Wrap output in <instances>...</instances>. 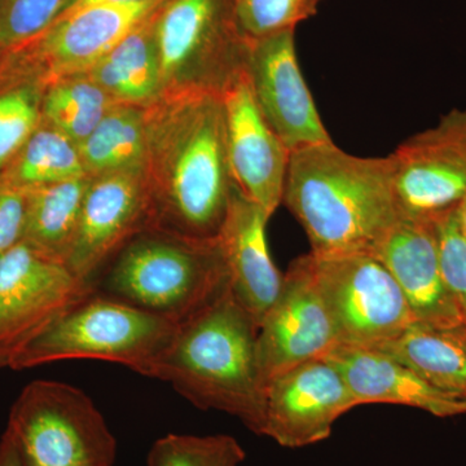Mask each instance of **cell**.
Segmentation results:
<instances>
[{"label": "cell", "mask_w": 466, "mask_h": 466, "mask_svg": "<svg viewBox=\"0 0 466 466\" xmlns=\"http://www.w3.org/2000/svg\"><path fill=\"white\" fill-rule=\"evenodd\" d=\"M146 116L150 228L191 238H217L236 187L222 95L177 86L147 106Z\"/></svg>", "instance_id": "cell-1"}, {"label": "cell", "mask_w": 466, "mask_h": 466, "mask_svg": "<svg viewBox=\"0 0 466 466\" xmlns=\"http://www.w3.org/2000/svg\"><path fill=\"white\" fill-rule=\"evenodd\" d=\"M283 202L318 256L372 253L400 218L390 157H359L333 142L290 152Z\"/></svg>", "instance_id": "cell-2"}, {"label": "cell", "mask_w": 466, "mask_h": 466, "mask_svg": "<svg viewBox=\"0 0 466 466\" xmlns=\"http://www.w3.org/2000/svg\"><path fill=\"white\" fill-rule=\"evenodd\" d=\"M258 328L231 288L177 325L152 379L170 383L193 406L236 417L262 435L266 389L257 359Z\"/></svg>", "instance_id": "cell-3"}, {"label": "cell", "mask_w": 466, "mask_h": 466, "mask_svg": "<svg viewBox=\"0 0 466 466\" xmlns=\"http://www.w3.org/2000/svg\"><path fill=\"white\" fill-rule=\"evenodd\" d=\"M228 285L217 238L144 229L116 254L95 291L175 324L204 309Z\"/></svg>", "instance_id": "cell-4"}, {"label": "cell", "mask_w": 466, "mask_h": 466, "mask_svg": "<svg viewBox=\"0 0 466 466\" xmlns=\"http://www.w3.org/2000/svg\"><path fill=\"white\" fill-rule=\"evenodd\" d=\"M177 329V324L167 319L94 291L24 350L11 370L92 359L152 379Z\"/></svg>", "instance_id": "cell-5"}, {"label": "cell", "mask_w": 466, "mask_h": 466, "mask_svg": "<svg viewBox=\"0 0 466 466\" xmlns=\"http://www.w3.org/2000/svg\"><path fill=\"white\" fill-rule=\"evenodd\" d=\"M5 431L24 466H115L116 441L103 413L76 386L27 383L9 410Z\"/></svg>", "instance_id": "cell-6"}, {"label": "cell", "mask_w": 466, "mask_h": 466, "mask_svg": "<svg viewBox=\"0 0 466 466\" xmlns=\"http://www.w3.org/2000/svg\"><path fill=\"white\" fill-rule=\"evenodd\" d=\"M155 30L164 91L198 86L222 95L248 67L250 39L238 25L232 0H167Z\"/></svg>", "instance_id": "cell-7"}, {"label": "cell", "mask_w": 466, "mask_h": 466, "mask_svg": "<svg viewBox=\"0 0 466 466\" xmlns=\"http://www.w3.org/2000/svg\"><path fill=\"white\" fill-rule=\"evenodd\" d=\"M311 256L339 345L375 349L416 323L400 285L375 254Z\"/></svg>", "instance_id": "cell-8"}, {"label": "cell", "mask_w": 466, "mask_h": 466, "mask_svg": "<svg viewBox=\"0 0 466 466\" xmlns=\"http://www.w3.org/2000/svg\"><path fill=\"white\" fill-rule=\"evenodd\" d=\"M66 265L21 241L0 257V370L94 293Z\"/></svg>", "instance_id": "cell-9"}, {"label": "cell", "mask_w": 466, "mask_h": 466, "mask_svg": "<svg viewBox=\"0 0 466 466\" xmlns=\"http://www.w3.org/2000/svg\"><path fill=\"white\" fill-rule=\"evenodd\" d=\"M400 217L435 222L466 198V108L413 135L389 156Z\"/></svg>", "instance_id": "cell-10"}, {"label": "cell", "mask_w": 466, "mask_h": 466, "mask_svg": "<svg viewBox=\"0 0 466 466\" xmlns=\"http://www.w3.org/2000/svg\"><path fill=\"white\" fill-rule=\"evenodd\" d=\"M339 339L319 285L311 253L290 263L274 305L257 333V359L265 389L276 377L339 348Z\"/></svg>", "instance_id": "cell-11"}, {"label": "cell", "mask_w": 466, "mask_h": 466, "mask_svg": "<svg viewBox=\"0 0 466 466\" xmlns=\"http://www.w3.org/2000/svg\"><path fill=\"white\" fill-rule=\"evenodd\" d=\"M152 220V195L146 174L91 177L66 267L94 288L119 250Z\"/></svg>", "instance_id": "cell-12"}, {"label": "cell", "mask_w": 466, "mask_h": 466, "mask_svg": "<svg viewBox=\"0 0 466 466\" xmlns=\"http://www.w3.org/2000/svg\"><path fill=\"white\" fill-rule=\"evenodd\" d=\"M355 407L339 370L328 359H312L267 385L262 437L285 449L312 446L328 440L337 420Z\"/></svg>", "instance_id": "cell-13"}, {"label": "cell", "mask_w": 466, "mask_h": 466, "mask_svg": "<svg viewBox=\"0 0 466 466\" xmlns=\"http://www.w3.org/2000/svg\"><path fill=\"white\" fill-rule=\"evenodd\" d=\"M248 75L260 112L289 152L333 142L300 72L294 32L250 41Z\"/></svg>", "instance_id": "cell-14"}, {"label": "cell", "mask_w": 466, "mask_h": 466, "mask_svg": "<svg viewBox=\"0 0 466 466\" xmlns=\"http://www.w3.org/2000/svg\"><path fill=\"white\" fill-rule=\"evenodd\" d=\"M222 99L233 183L271 219L283 202L289 149L260 112L248 67L227 86Z\"/></svg>", "instance_id": "cell-15"}, {"label": "cell", "mask_w": 466, "mask_h": 466, "mask_svg": "<svg viewBox=\"0 0 466 466\" xmlns=\"http://www.w3.org/2000/svg\"><path fill=\"white\" fill-rule=\"evenodd\" d=\"M165 2L94 5L64 12L29 46L45 69L48 84L64 76L84 75Z\"/></svg>", "instance_id": "cell-16"}, {"label": "cell", "mask_w": 466, "mask_h": 466, "mask_svg": "<svg viewBox=\"0 0 466 466\" xmlns=\"http://www.w3.org/2000/svg\"><path fill=\"white\" fill-rule=\"evenodd\" d=\"M372 254L400 285L416 323L446 327L464 321L441 278L434 222L400 216Z\"/></svg>", "instance_id": "cell-17"}, {"label": "cell", "mask_w": 466, "mask_h": 466, "mask_svg": "<svg viewBox=\"0 0 466 466\" xmlns=\"http://www.w3.org/2000/svg\"><path fill=\"white\" fill-rule=\"evenodd\" d=\"M268 220L265 210L235 187L217 235L229 288L257 328L278 299L284 279L267 244Z\"/></svg>", "instance_id": "cell-18"}, {"label": "cell", "mask_w": 466, "mask_h": 466, "mask_svg": "<svg viewBox=\"0 0 466 466\" xmlns=\"http://www.w3.org/2000/svg\"><path fill=\"white\" fill-rule=\"evenodd\" d=\"M324 358L339 370L358 406L395 404L437 417L466 413V400L434 388L385 352L339 345Z\"/></svg>", "instance_id": "cell-19"}, {"label": "cell", "mask_w": 466, "mask_h": 466, "mask_svg": "<svg viewBox=\"0 0 466 466\" xmlns=\"http://www.w3.org/2000/svg\"><path fill=\"white\" fill-rule=\"evenodd\" d=\"M397 359L426 382L466 400V324L413 323L397 339L372 349Z\"/></svg>", "instance_id": "cell-20"}, {"label": "cell", "mask_w": 466, "mask_h": 466, "mask_svg": "<svg viewBox=\"0 0 466 466\" xmlns=\"http://www.w3.org/2000/svg\"><path fill=\"white\" fill-rule=\"evenodd\" d=\"M156 14L84 73L116 103L147 108L164 92L156 43Z\"/></svg>", "instance_id": "cell-21"}, {"label": "cell", "mask_w": 466, "mask_h": 466, "mask_svg": "<svg viewBox=\"0 0 466 466\" xmlns=\"http://www.w3.org/2000/svg\"><path fill=\"white\" fill-rule=\"evenodd\" d=\"M91 177L29 189L24 242L66 266L75 245L82 205Z\"/></svg>", "instance_id": "cell-22"}, {"label": "cell", "mask_w": 466, "mask_h": 466, "mask_svg": "<svg viewBox=\"0 0 466 466\" xmlns=\"http://www.w3.org/2000/svg\"><path fill=\"white\" fill-rule=\"evenodd\" d=\"M88 177L116 173L146 174L148 128L146 108L116 104L78 144Z\"/></svg>", "instance_id": "cell-23"}, {"label": "cell", "mask_w": 466, "mask_h": 466, "mask_svg": "<svg viewBox=\"0 0 466 466\" xmlns=\"http://www.w3.org/2000/svg\"><path fill=\"white\" fill-rule=\"evenodd\" d=\"M86 177L78 144L43 121L0 171V182L23 191Z\"/></svg>", "instance_id": "cell-24"}, {"label": "cell", "mask_w": 466, "mask_h": 466, "mask_svg": "<svg viewBox=\"0 0 466 466\" xmlns=\"http://www.w3.org/2000/svg\"><path fill=\"white\" fill-rule=\"evenodd\" d=\"M116 101L86 75L50 82L43 92L42 118L73 142H84Z\"/></svg>", "instance_id": "cell-25"}, {"label": "cell", "mask_w": 466, "mask_h": 466, "mask_svg": "<svg viewBox=\"0 0 466 466\" xmlns=\"http://www.w3.org/2000/svg\"><path fill=\"white\" fill-rule=\"evenodd\" d=\"M43 81L15 82L0 87V171L41 126Z\"/></svg>", "instance_id": "cell-26"}, {"label": "cell", "mask_w": 466, "mask_h": 466, "mask_svg": "<svg viewBox=\"0 0 466 466\" xmlns=\"http://www.w3.org/2000/svg\"><path fill=\"white\" fill-rule=\"evenodd\" d=\"M245 451L231 435L167 434L152 444L148 466H241Z\"/></svg>", "instance_id": "cell-27"}, {"label": "cell", "mask_w": 466, "mask_h": 466, "mask_svg": "<svg viewBox=\"0 0 466 466\" xmlns=\"http://www.w3.org/2000/svg\"><path fill=\"white\" fill-rule=\"evenodd\" d=\"M323 0H232L233 14L250 41L285 32L317 15Z\"/></svg>", "instance_id": "cell-28"}, {"label": "cell", "mask_w": 466, "mask_h": 466, "mask_svg": "<svg viewBox=\"0 0 466 466\" xmlns=\"http://www.w3.org/2000/svg\"><path fill=\"white\" fill-rule=\"evenodd\" d=\"M70 0H0V51L24 47L58 20Z\"/></svg>", "instance_id": "cell-29"}, {"label": "cell", "mask_w": 466, "mask_h": 466, "mask_svg": "<svg viewBox=\"0 0 466 466\" xmlns=\"http://www.w3.org/2000/svg\"><path fill=\"white\" fill-rule=\"evenodd\" d=\"M441 274L459 305L466 303V238L460 227L458 210L434 222Z\"/></svg>", "instance_id": "cell-30"}, {"label": "cell", "mask_w": 466, "mask_h": 466, "mask_svg": "<svg viewBox=\"0 0 466 466\" xmlns=\"http://www.w3.org/2000/svg\"><path fill=\"white\" fill-rule=\"evenodd\" d=\"M26 210V191L0 182V257L24 240Z\"/></svg>", "instance_id": "cell-31"}, {"label": "cell", "mask_w": 466, "mask_h": 466, "mask_svg": "<svg viewBox=\"0 0 466 466\" xmlns=\"http://www.w3.org/2000/svg\"><path fill=\"white\" fill-rule=\"evenodd\" d=\"M0 466H24L16 443L7 431L0 438Z\"/></svg>", "instance_id": "cell-32"}, {"label": "cell", "mask_w": 466, "mask_h": 466, "mask_svg": "<svg viewBox=\"0 0 466 466\" xmlns=\"http://www.w3.org/2000/svg\"><path fill=\"white\" fill-rule=\"evenodd\" d=\"M142 2H150V0H70L69 5L64 12L76 11V9L94 5H130V3Z\"/></svg>", "instance_id": "cell-33"}, {"label": "cell", "mask_w": 466, "mask_h": 466, "mask_svg": "<svg viewBox=\"0 0 466 466\" xmlns=\"http://www.w3.org/2000/svg\"><path fill=\"white\" fill-rule=\"evenodd\" d=\"M458 217L460 227H461L462 232H464L466 238V198L458 208Z\"/></svg>", "instance_id": "cell-34"}, {"label": "cell", "mask_w": 466, "mask_h": 466, "mask_svg": "<svg viewBox=\"0 0 466 466\" xmlns=\"http://www.w3.org/2000/svg\"><path fill=\"white\" fill-rule=\"evenodd\" d=\"M460 308H461L462 317H464V321L466 324V303H462V305H460Z\"/></svg>", "instance_id": "cell-35"}]
</instances>
